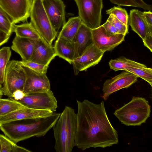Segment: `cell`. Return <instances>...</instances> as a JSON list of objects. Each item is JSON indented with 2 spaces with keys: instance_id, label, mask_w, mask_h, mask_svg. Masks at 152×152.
<instances>
[{
  "instance_id": "20",
  "label": "cell",
  "mask_w": 152,
  "mask_h": 152,
  "mask_svg": "<svg viewBox=\"0 0 152 152\" xmlns=\"http://www.w3.org/2000/svg\"><path fill=\"white\" fill-rule=\"evenodd\" d=\"M53 47L57 56L72 64L75 58V52L73 42L57 37Z\"/></svg>"
},
{
  "instance_id": "23",
  "label": "cell",
  "mask_w": 152,
  "mask_h": 152,
  "mask_svg": "<svg viewBox=\"0 0 152 152\" xmlns=\"http://www.w3.org/2000/svg\"><path fill=\"white\" fill-rule=\"evenodd\" d=\"M110 68L115 71L119 70L126 71L129 67H134L145 69L147 67L144 64L131 60L121 56L111 60L109 62Z\"/></svg>"
},
{
  "instance_id": "10",
  "label": "cell",
  "mask_w": 152,
  "mask_h": 152,
  "mask_svg": "<svg viewBox=\"0 0 152 152\" xmlns=\"http://www.w3.org/2000/svg\"><path fill=\"white\" fill-rule=\"evenodd\" d=\"M23 67L26 75L23 90L25 94L50 90V81L46 73L36 72L27 67Z\"/></svg>"
},
{
  "instance_id": "38",
  "label": "cell",
  "mask_w": 152,
  "mask_h": 152,
  "mask_svg": "<svg viewBox=\"0 0 152 152\" xmlns=\"http://www.w3.org/2000/svg\"><path fill=\"white\" fill-rule=\"evenodd\" d=\"M148 26L149 29L150 33L152 35V26L149 25Z\"/></svg>"
},
{
  "instance_id": "30",
  "label": "cell",
  "mask_w": 152,
  "mask_h": 152,
  "mask_svg": "<svg viewBox=\"0 0 152 152\" xmlns=\"http://www.w3.org/2000/svg\"><path fill=\"white\" fill-rule=\"evenodd\" d=\"M126 71L130 72L138 77L142 78L150 84L152 83V72L147 67L145 69H142L130 67L126 69Z\"/></svg>"
},
{
  "instance_id": "25",
  "label": "cell",
  "mask_w": 152,
  "mask_h": 152,
  "mask_svg": "<svg viewBox=\"0 0 152 152\" xmlns=\"http://www.w3.org/2000/svg\"><path fill=\"white\" fill-rule=\"evenodd\" d=\"M0 152H31V151L18 146L5 135H0Z\"/></svg>"
},
{
  "instance_id": "5",
  "label": "cell",
  "mask_w": 152,
  "mask_h": 152,
  "mask_svg": "<svg viewBox=\"0 0 152 152\" xmlns=\"http://www.w3.org/2000/svg\"><path fill=\"white\" fill-rule=\"evenodd\" d=\"M32 23L41 37L51 45L57 33L53 28L46 12L42 0H34L30 12Z\"/></svg>"
},
{
  "instance_id": "31",
  "label": "cell",
  "mask_w": 152,
  "mask_h": 152,
  "mask_svg": "<svg viewBox=\"0 0 152 152\" xmlns=\"http://www.w3.org/2000/svg\"><path fill=\"white\" fill-rule=\"evenodd\" d=\"M107 20L114 26L118 33L125 35L128 33L129 27L119 20L114 15H110Z\"/></svg>"
},
{
  "instance_id": "3",
  "label": "cell",
  "mask_w": 152,
  "mask_h": 152,
  "mask_svg": "<svg viewBox=\"0 0 152 152\" xmlns=\"http://www.w3.org/2000/svg\"><path fill=\"white\" fill-rule=\"evenodd\" d=\"M77 114L70 107L65 108L52 128L55 140L54 148L57 152H71L76 146Z\"/></svg>"
},
{
  "instance_id": "1",
  "label": "cell",
  "mask_w": 152,
  "mask_h": 152,
  "mask_svg": "<svg viewBox=\"0 0 152 152\" xmlns=\"http://www.w3.org/2000/svg\"><path fill=\"white\" fill-rule=\"evenodd\" d=\"M76 101V146L83 151L91 148H105L118 144V132L109 119L104 101L96 104L86 99Z\"/></svg>"
},
{
  "instance_id": "6",
  "label": "cell",
  "mask_w": 152,
  "mask_h": 152,
  "mask_svg": "<svg viewBox=\"0 0 152 152\" xmlns=\"http://www.w3.org/2000/svg\"><path fill=\"white\" fill-rule=\"evenodd\" d=\"M18 61L12 60L9 62L3 86L0 84L4 94L8 97H12L13 93L17 90H23L26 75L23 66L18 64Z\"/></svg>"
},
{
  "instance_id": "9",
  "label": "cell",
  "mask_w": 152,
  "mask_h": 152,
  "mask_svg": "<svg viewBox=\"0 0 152 152\" xmlns=\"http://www.w3.org/2000/svg\"><path fill=\"white\" fill-rule=\"evenodd\" d=\"M32 2V0H0V8L15 24L25 21L30 17Z\"/></svg>"
},
{
  "instance_id": "22",
  "label": "cell",
  "mask_w": 152,
  "mask_h": 152,
  "mask_svg": "<svg viewBox=\"0 0 152 152\" xmlns=\"http://www.w3.org/2000/svg\"><path fill=\"white\" fill-rule=\"evenodd\" d=\"M13 31L16 35L21 37L36 40L41 37L31 22L18 25L14 24Z\"/></svg>"
},
{
  "instance_id": "18",
  "label": "cell",
  "mask_w": 152,
  "mask_h": 152,
  "mask_svg": "<svg viewBox=\"0 0 152 152\" xmlns=\"http://www.w3.org/2000/svg\"><path fill=\"white\" fill-rule=\"evenodd\" d=\"M37 40L16 35L12 42L11 49L20 56L22 61H30Z\"/></svg>"
},
{
  "instance_id": "12",
  "label": "cell",
  "mask_w": 152,
  "mask_h": 152,
  "mask_svg": "<svg viewBox=\"0 0 152 152\" xmlns=\"http://www.w3.org/2000/svg\"><path fill=\"white\" fill-rule=\"evenodd\" d=\"M138 77L127 71L123 72L114 77L106 80L102 87V98L107 100L113 93L124 88H127L137 81Z\"/></svg>"
},
{
  "instance_id": "28",
  "label": "cell",
  "mask_w": 152,
  "mask_h": 152,
  "mask_svg": "<svg viewBox=\"0 0 152 152\" xmlns=\"http://www.w3.org/2000/svg\"><path fill=\"white\" fill-rule=\"evenodd\" d=\"M112 3L118 6H132L151 11L152 6L145 2L143 0H110Z\"/></svg>"
},
{
  "instance_id": "33",
  "label": "cell",
  "mask_w": 152,
  "mask_h": 152,
  "mask_svg": "<svg viewBox=\"0 0 152 152\" xmlns=\"http://www.w3.org/2000/svg\"><path fill=\"white\" fill-rule=\"evenodd\" d=\"M102 26L107 32L110 34L115 35L118 34L114 26L107 20Z\"/></svg>"
},
{
  "instance_id": "16",
  "label": "cell",
  "mask_w": 152,
  "mask_h": 152,
  "mask_svg": "<svg viewBox=\"0 0 152 152\" xmlns=\"http://www.w3.org/2000/svg\"><path fill=\"white\" fill-rule=\"evenodd\" d=\"M53 112L47 110H39L26 107L12 113L0 117V124L12 121L49 116Z\"/></svg>"
},
{
  "instance_id": "7",
  "label": "cell",
  "mask_w": 152,
  "mask_h": 152,
  "mask_svg": "<svg viewBox=\"0 0 152 152\" xmlns=\"http://www.w3.org/2000/svg\"><path fill=\"white\" fill-rule=\"evenodd\" d=\"M82 22L91 29L101 26L102 0H74Z\"/></svg>"
},
{
  "instance_id": "2",
  "label": "cell",
  "mask_w": 152,
  "mask_h": 152,
  "mask_svg": "<svg viewBox=\"0 0 152 152\" xmlns=\"http://www.w3.org/2000/svg\"><path fill=\"white\" fill-rule=\"evenodd\" d=\"M61 113L53 112L49 116L18 120L0 124L4 135L14 142L33 137L44 136L53 126Z\"/></svg>"
},
{
  "instance_id": "19",
  "label": "cell",
  "mask_w": 152,
  "mask_h": 152,
  "mask_svg": "<svg viewBox=\"0 0 152 152\" xmlns=\"http://www.w3.org/2000/svg\"><path fill=\"white\" fill-rule=\"evenodd\" d=\"M128 20L132 30L144 40L150 31L143 13L137 10H131Z\"/></svg>"
},
{
  "instance_id": "17",
  "label": "cell",
  "mask_w": 152,
  "mask_h": 152,
  "mask_svg": "<svg viewBox=\"0 0 152 152\" xmlns=\"http://www.w3.org/2000/svg\"><path fill=\"white\" fill-rule=\"evenodd\" d=\"M75 58L80 56L85 50L93 44L92 29L82 23L74 39Z\"/></svg>"
},
{
  "instance_id": "8",
  "label": "cell",
  "mask_w": 152,
  "mask_h": 152,
  "mask_svg": "<svg viewBox=\"0 0 152 152\" xmlns=\"http://www.w3.org/2000/svg\"><path fill=\"white\" fill-rule=\"evenodd\" d=\"M16 101L28 107L49 110L53 112L56 111L58 107L57 100L50 90L44 92L26 94L22 99Z\"/></svg>"
},
{
  "instance_id": "13",
  "label": "cell",
  "mask_w": 152,
  "mask_h": 152,
  "mask_svg": "<svg viewBox=\"0 0 152 152\" xmlns=\"http://www.w3.org/2000/svg\"><path fill=\"white\" fill-rule=\"evenodd\" d=\"M93 44L99 49L105 52L113 49L124 40L125 35L118 34L111 35L101 25L92 29Z\"/></svg>"
},
{
  "instance_id": "14",
  "label": "cell",
  "mask_w": 152,
  "mask_h": 152,
  "mask_svg": "<svg viewBox=\"0 0 152 152\" xmlns=\"http://www.w3.org/2000/svg\"><path fill=\"white\" fill-rule=\"evenodd\" d=\"M44 7L54 29L58 33L66 23L65 5L62 0H42Z\"/></svg>"
},
{
  "instance_id": "41",
  "label": "cell",
  "mask_w": 152,
  "mask_h": 152,
  "mask_svg": "<svg viewBox=\"0 0 152 152\" xmlns=\"http://www.w3.org/2000/svg\"><path fill=\"white\" fill-rule=\"evenodd\" d=\"M34 0H32V1H33Z\"/></svg>"
},
{
  "instance_id": "36",
  "label": "cell",
  "mask_w": 152,
  "mask_h": 152,
  "mask_svg": "<svg viewBox=\"0 0 152 152\" xmlns=\"http://www.w3.org/2000/svg\"><path fill=\"white\" fill-rule=\"evenodd\" d=\"M10 35L0 30V45L1 46L7 42Z\"/></svg>"
},
{
  "instance_id": "15",
  "label": "cell",
  "mask_w": 152,
  "mask_h": 152,
  "mask_svg": "<svg viewBox=\"0 0 152 152\" xmlns=\"http://www.w3.org/2000/svg\"><path fill=\"white\" fill-rule=\"evenodd\" d=\"M57 56L53 46L42 37L37 42L30 61L48 65Z\"/></svg>"
},
{
  "instance_id": "21",
  "label": "cell",
  "mask_w": 152,
  "mask_h": 152,
  "mask_svg": "<svg viewBox=\"0 0 152 152\" xmlns=\"http://www.w3.org/2000/svg\"><path fill=\"white\" fill-rule=\"evenodd\" d=\"M82 23L79 16L69 18L62 27L57 37L62 38L73 42Z\"/></svg>"
},
{
  "instance_id": "27",
  "label": "cell",
  "mask_w": 152,
  "mask_h": 152,
  "mask_svg": "<svg viewBox=\"0 0 152 152\" xmlns=\"http://www.w3.org/2000/svg\"><path fill=\"white\" fill-rule=\"evenodd\" d=\"M14 24L10 16L0 8V30L11 35L13 32Z\"/></svg>"
},
{
  "instance_id": "39",
  "label": "cell",
  "mask_w": 152,
  "mask_h": 152,
  "mask_svg": "<svg viewBox=\"0 0 152 152\" xmlns=\"http://www.w3.org/2000/svg\"><path fill=\"white\" fill-rule=\"evenodd\" d=\"M148 69L152 72V68H148Z\"/></svg>"
},
{
  "instance_id": "4",
  "label": "cell",
  "mask_w": 152,
  "mask_h": 152,
  "mask_svg": "<svg viewBox=\"0 0 152 152\" xmlns=\"http://www.w3.org/2000/svg\"><path fill=\"white\" fill-rule=\"evenodd\" d=\"M151 107L144 98L133 96L128 103L117 109L114 115L127 126H140L150 117Z\"/></svg>"
},
{
  "instance_id": "34",
  "label": "cell",
  "mask_w": 152,
  "mask_h": 152,
  "mask_svg": "<svg viewBox=\"0 0 152 152\" xmlns=\"http://www.w3.org/2000/svg\"><path fill=\"white\" fill-rule=\"evenodd\" d=\"M142 41L145 46L152 52V35L150 32L148 33Z\"/></svg>"
},
{
  "instance_id": "11",
  "label": "cell",
  "mask_w": 152,
  "mask_h": 152,
  "mask_svg": "<svg viewBox=\"0 0 152 152\" xmlns=\"http://www.w3.org/2000/svg\"><path fill=\"white\" fill-rule=\"evenodd\" d=\"M105 52L98 48L94 44L88 47L81 55L74 59L72 63L75 75L82 71L97 64Z\"/></svg>"
},
{
  "instance_id": "37",
  "label": "cell",
  "mask_w": 152,
  "mask_h": 152,
  "mask_svg": "<svg viewBox=\"0 0 152 152\" xmlns=\"http://www.w3.org/2000/svg\"><path fill=\"white\" fill-rule=\"evenodd\" d=\"M143 13L148 26H152V12L149 11H145Z\"/></svg>"
},
{
  "instance_id": "40",
  "label": "cell",
  "mask_w": 152,
  "mask_h": 152,
  "mask_svg": "<svg viewBox=\"0 0 152 152\" xmlns=\"http://www.w3.org/2000/svg\"><path fill=\"white\" fill-rule=\"evenodd\" d=\"M150 85H151V86L152 87V83L150 84Z\"/></svg>"
},
{
  "instance_id": "29",
  "label": "cell",
  "mask_w": 152,
  "mask_h": 152,
  "mask_svg": "<svg viewBox=\"0 0 152 152\" xmlns=\"http://www.w3.org/2000/svg\"><path fill=\"white\" fill-rule=\"evenodd\" d=\"M108 15H114L121 21L129 27V17L126 11L119 6H114L106 11Z\"/></svg>"
},
{
  "instance_id": "24",
  "label": "cell",
  "mask_w": 152,
  "mask_h": 152,
  "mask_svg": "<svg viewBox=\"0 0 152 152\" xmlns=\"http://www.w3.org/2000/svg\"><path fill=\"white\" fill-rule=\"evenodd\" d=\"M25 106L13 99L9 98L0 99V117L12 113Z\"/></svg>"
},
{
  "instance_id": "32",
  "label": "cell",
  "mask_w": 152,
  "mask_h": 152,
  "mask_svg": "<svg viewBox=\"0 0 152 152\" xmlns=\"http://www.w3.org/2000/svg\"><path fill=\"white\" fill-rule=\"evenodd\" d=\"M18 63L21 66L27 67L34 71L46 73L48 68V65L39 64L31 61H18Z\"/></svg>"
},
{
  "instance_id": "26",
  "label": "cell",
  "mask_w": 152,
  "mask_h": 152,
  "mask_svg": "<svg viewBox=\"0 0 152 152\" xmlns=\"http://www.w3.org/2000/svg\"><path fill=\"white\" fill-rule=\"evenodd\" d=\"M11 55L10 47H4L0 50V84L4 82L5 72Z\"/></svg>"
},
{
  "instance_id": "35",
  "label": "cell",
  "mask_w": 152,
  "mask_h": 152,
  "mask_svg": "<svg viewBox=\"0 0 152 152\" xmlns=\"http://www.w3.org/2000/svg\"><path fill=\"white\" fill-rule=\"evenodd\" d=\"M25 95V94L23 91L17 90L13 94L12 97H9L15 100H18L22 99Z\"/></svg>"
}]
</instances>
